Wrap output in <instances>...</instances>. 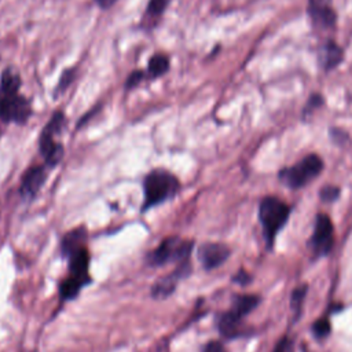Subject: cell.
<instances>
[{
    "label": "cell",
    "mask_w": 352,
    "mask_h": 352,
    "mask_svg": "<svg viewBox=\"0 0 352 352\" xmlns=\"http://www.w3.org/2000/svg\"><path fill=\"white\" fill-rule=\"evenodd\" d=\"M67 258V276L59 283V296L62 301L73 300L78 296L82 287L92 282L89 276V252L88 248H81L80 250L72 253Z\"/></svg>",
    "instance_id": "277c9868"
},
{
    "label": "cell",
    "mask_w": 352,
    "mask_h": 352,
    "mask_svg": "<svg viewBox=\"0 0 352 352\" xmlns=\"http://www.w3.org/2000/svg\"><path fill=\"white\" fill-rule=\"evenodd\" d=\"M320 199L323 202H333L338 198L340 195V188L336 186H324L320 191H319Z\"/></svg>",
    "instance_id": "ffe728a7"
},
{
    "label": "cell",
    "mask_w": 352,
    "mask_h": 352,
    "mask_svg": "<svg viewBox=\"0 0 352 352\" xmlns=\"http://www.w3.org/2000/svg\"><path fill=\"white\" fill-rule=\"evenodd\" d=\"M194 241L184 239L177 235L164 238L160 245L146 254V264L150 267H161L166 264H180L190 261Z\"/></svg>",
    "instance_id": "5b68a950"
},
{
    "label": "cell",
    "mask_w": 352,
    "mask_h": 352,
    "mask_svg": "<svg viewBox=\"0 0 352 352\" xmlns=\"http://www.w3.org/2000/svg\"><path fill=\"white\" fill-rule=\"evenodd\" d=\"M50 168L43 162V164H34L30 165L29 168L25 169V172L21 176L19 187H18V194L23 201H33L41 188L44 187L48 175H50Z\"/></svg>",
    "instance_id": "ba28073f"
},
{
    "label": "cell",
    "mask_w": 352,
    "mask_h": 352,
    "mask_svg": "<svg viewBox=\"0 0 352 352\" xmlns=\"http://www.w3.org/2000/svg\"><path fill=\"white\" fill-rule=\"evenodd\" d=\"M191 274V264L190 261H184L176 265V268L166 274L165 276L157 279L154 282V285L151 286V297L155 300H164L168 298L170 294H173V292L176 290L177 283L188 276Z\"/></svg>",
    "instance_id": "30bf717a"
},
{
    "label": "cell",
    "mask_w": 352,
    "mask_h": 352,
    "mask_svg": "<svg viewBox=\"0 0 352 352\" xmlns=\"http://www.w3.org/2000/svg\"><path fill=\"white\" fill-rule=\"evenodd\" d=\"M22 77L14 66H7L0 74V122L25 125L32 114L30 100L21 94Z\"/></svg>",
    "instance_id": "6da1fadb"
},
{
    "label": "cell",
    "mask_w": 352,
    "mask_h": 352,
    "mask_svg": "<svg viewBox=\"0 0 352 352\" xmlns=\"http://www.w3.org/2000/svg\"><path fill=\"white\" fill-rule=\"evenodd\" d=\"M94 1L98 4L99 8H102V10H109V8H111L118 0H94Z\"/></svg>",
    "instance_id": "4316f807"
},
{
    "label": "cell",
    "mask_w": 352,
    "mask_h": 352,
    "mask_svg": "<svg viewBox=\"0 0 352 352\" xmlns=\"http://www.w3.org/2000/svg\"><path fill=\"white\" fill-rule=\"evenodd\" d=\"M169 4H170V0H148L139 23L140 29L146 32L155 29L161 22Z\"/></svg>",
    "instance_id": "4fadbf2b"
},
{
    "label": "cell",
    "mask_w": 352,
    "mask_h": 352,
    "mask_svg": "<svg viewBox=\"0 0 352 352\" xmlns=\"http://www.w3.org/2000/svg\"><path fill=\"white\" fill-rule=\"evenodd\" d=\"M323 169V160L316 154H309L304 157L300 162L293 166L280 169V182L290 188H301L312 179H315Z\"/></svg>",
    "instance_id": "52a82bcc"
},
{
    "label": "cell",
    "mask_w": 352,
    "mask_h": 352,
    "mask_svg": "<svg viewBox=\"0 0 352 352\" xmlns=\"http://www.w3.org/2000/svg\"><path fill=\"white\" fill-rule=\"evenodd\" d=\"M334 242V227L330 217L324 213H319L315 220V227L312 236L309 239V246L315 254L323 256L330 252Z\"/></svg>",
    "instance_id": "9c48e42d"
},
{
    "label": "cell",
    "mask_w": 352,
    "mask_h": 352,
    "mask_svg": "<svg viewBox=\"0 0 352 352\" xmlns=\"http://www.w3.org/2000/svg\"><path fill=\"white\" fill-rule=\"evenodd\" d=\"M234 280H235V282H239V283H242V285H245V283L249 280V276H248L246 274H243V272H239V274H236V276L234 278Z\"/></svg>",
    "instance_id": "83f0119b"
},
{
    "label": "cell",
    "mask_w": 352,
    "mask_h": 352,
    "mask_svg": "<svg viewBox=\"0 0 352 352\" xmlns=\"http://www.w3.org/2000/svg\"><path fill=\"white\" fill-rule=\"evenodd\" d=\"M322 103H323V98H322V95H320V94H314V95L308 99L307 106H305V109H304L302 114H304V116L311 114L315 109L320 107V106H322Z\"/></svg>",
    "instance_id": "7402d4cb"
},
{
    "label": "cell",
    "mask_w": 352,
    "mask_h": 352,
    "mask_svg": "<svg viewBox=\"0 0 352 352\" xmlns=\"http://www.w3.org/2000/svg\"><path fill=\"white\" fill-rule=\"evenodd\" d=\"M88 230L85 226H78L70 231H67L60 239V253L66 258L72 253L80 250L87 246Z\"/></svg>",
    "instance_id": "5bb4252c"
},
{
    "label": "cell",
    "mask_w": 352,
    "mask_h": 352,
    "mask_svg": "<svg viewBox=\"0 0 352 352\" xmlns=\"http://www.w3.org/2000/svg\"><path fill=\"white\" fill-rule=\"evenodd\" d=\"M143 204L142 212H147L158 205L172 201L182 188L180 180L175 173L165 168H154L143 177Z\"/></svg>",
    "instance_id": "7a4b0ae2"
},
{
    "label": "cell",
    "mask_w": 352,
    "mask_h": 352,
    "mask_svg": "<svg viewBox=\"0 0 352 352\" xmlns=\"http://www.w3.org/2000/svg\"><path fill=\"white\" fill-rule=\"evenodd\" d=\"M257 304H258V297L257 296H252V294L235 296V298L232 301V305H231V311L234 314H236L238 316L243 318L250 311H253Z\"/></svg>",
    "instance_id": "e0dca14e"
},
{
    "label": "cell",
    "mask_w": 352,
    "mask_h": 352,
    "mask_svg": "<svg viewBox=\"0 0 352 352\" xmlns=\"http://www.w3.org/2000/svg\"><path fill=\"white\" fill-rule=\"evenodd\" d=\"M274 352H293V345L292 341L289 338H283L278 342V345L275 346Z\"/></svg>",
    "instance_id": "d4e9b609"
},
{
    "label": "cell",
    "mask_w": 352,
    "mask_h": 352,
    "mask_svg": "<svg viewBox=\"0 0 352 352\" xmlns=\"http://www.w3.org/2000/svg\"><path fill=\"white\" fill-rule=\"evenodd\" d=\"M312 331L314 334L318 337V338H322V337H326L329 333H330V323L324 319H320V320H316L312 326Z\"/></svg>",
    "instance_id": "44dd1931"
},
{
    "label": "cell",
    "mask_w": 352,
    "mask_h": 352,
    "mask_svg": "<svg viewBox=\"0 0 352 352\" xmlns=\"http://www.w3.org/2000/svg\"><path fill=\"white\" fill-rule=\"evenodd\" d=\"M76 74H77L76 67H67V69H65V70L60 73V77H59V80H58V84H56V87L54 88V98H58L59 95H62V94L72 85V82H73L74 78H76Z\"/></svg>",
    "instance_id": "ac0fdd59"
},
{
    "label": "cell",
    "mask_w": 352,
    "mask_h": 352,
    "mask_svg": "<svg viewBox=\"0 0 352 352\" xmlns=\"http://www.w3.org/2000/svg\"><path fill=\"white\" fill-rule=\"evenodd\" d=\"M197 257L202 267L209 271L220 267L230 257V249L220 242H205L198 248Z\"/></svg>",
    "instance_id": "8fae6325"
},
{
    "label": "cell",
    "mask_w": 352,
    "mask_h": 352,
    "mask_svg": "<svg viewBox=\"0 0 352 352\" xmlns=\"http://www.w3.org/2000/svg\"><path fill=\"white\" fill-rule=\"evenodd\" d=\"M202 352H227V351H226V348H224V345L221 342H219V341H209L204 346Z\"/></svg>",
    "instance_id": "cb8c5ba5"
},
{
    "label": "cell",
    "mask_w": 352,
    "mask_h": 352,
    "mask_svg": "<svg viewBox=\"0 0 352 352\" xmlns=\"http://www.w3.org/2000/svg\"><path fill=\"white\" fill-rule=\"evenodd\" d=\"M66 126V116L63 110H56L47 121L38 136V153L43 157L44 164L54 169L65 157V146L55 138L62 135Z\"/></svg>",
    "instance_id": "3957f363"
},
{
    "label": "cell",
    "mask_w": 352,
    "mask_h": 352,
    "mask_svg": "<svg viewBox=\"0 0 352 352\" xmlns=\"http://www.w3.org/2000/svg\"><path fill=\"white\" fill-rule=\"evenodd\" d=\"M312 22L319 28H331L336 23V12L330 6L329 0H309L308 7Z\"/></svg>",
    "instance_id": "7c38bea8"
},
{
    "label": "cell",
    "mask_w": 352,
    "mask_h": 352,
    "mask_svg": "<svg viewBox=\"0 0 352 352\" xmlns=\"http://www.w3.org/2000/svg\"><path fill=\"white\" fill-rule=\"evenodd\" d=\"M290 206L276 197H265L258 206V220L268 245H272L276 234L286 224Z\"/></svg>",
    "instance_id": "8992f818"
},
{
    "label": "cell",
    "mask_w": 352,
    "mask_h": 352,
    "mask_svg": "<svg viewBox=\"0 0 352 352\" xmlns=\"http://www.w3.org/2000/svg\"><path fill=\"white\" fill-rule=\"evenodd\" d=\"M307 293V286H302V287H297L293 293V297H292V307L294 311H300L301 308V302L304 300V296Z\"/></svg>",
    "instance_id": "603a6c76"
},
{
    "label": "cell",
    "mask_w": 352,
    "mask_h": 352,
    "mask_svg": "<svg viewBox=\"0 0 352 352\" xmlns=\"http://www.w3.org/2000/svg\"><path fill=\"white\" fill-rule=\"evenodd\" d=\"M342 131H340V129H331L330 131V136H331V139L334 140V142H337L338 144H342V142L344 140H348V138H341L342 136Z\"/></svg>",
    "instance_id": "484cf974"
},
{
    "label": "cell",
    "mask_w": 352,
    "mask_h": 352,
    "mask_svg": "<svg viewBox=\"0 0 352 352\" xmlns=\"http://www.w3.org/2000/svg\"><path fill=\"white\" fill-rule=\"evenodd\" d=\"M144 80H147L146 72L143 69H135L128 74V77L125 80V89L131 91V89L139 87Z\"/></svg>",
    "instance_id": "d6986e66"
},
{
    "label": "cell",
    "mask_w": 352,
    "mask_h": 352,
    "mask_svg": "<svg viewBox=\"0 0 352 352\" xmlns=\"http://www.w3.org/2000/svg\"><path fill=\"white\" fill-rule=\"evenodd\" d=\"M318 59H319V65L324 69V70H331L334 67H337L342 59H344V51L342 48L336 44L334 41H327L324 43L318 52Z\"/></svg>",
    "instance_id": "9a60e30c"
},
{
    "label": "cell",
    "mask_w": 352,
    "mask_h": 352,
    "mask_svg": "<svg viewBox=\"0 0 352 352\" xmlns=\"http://www.w3.org/2000/svg\"><path fill=\"white\" fill-rule=\"evenodd\" d=\"M170 69V58L165 52H155L148 58L147 66L144 69L147 80L153 81L165 76Z\"/></svg>",
    "instance_id": "2e32d148"
}]
</instances>
